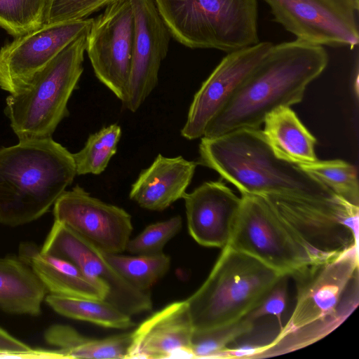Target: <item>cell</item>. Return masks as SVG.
Listing matches in <instances>:
<instances>
[{
  "label": "cell",
  "instance_id": "cell-1",
  "mask_svg": "<svg viewBox=\"0 0 359 359\" xmlns=\"http://www.w3.org/2000/svg\"><path fill=\"white\" fill-rule=\"evenodd\" d=\"M198 163L216 171L241 194L262 196L273 208L344 199L299 165L277 157L259 128L202 137Z\"/></svg>",
  "mask_w": 359,
  "mask_h": 359
},
{
  "label": "cell",
  "instance_id": "cell-2",
  "mask_svg": "<svg viewBox=\"0 0 359 359\" xmlns=\"http://www.w3.org/2000/svg\"><path fill=\"white\" fill-rule=\"evenodd\" d=\"M328 61L322 46L299 39L273 44L203 137L259 128L273 111L300 102L309 84L323 73Z\"/></svg>",
  "mask_w": 359,
  "mask_h": 359
},
{
  "label": "cell",
  "instance_id": "cell-3",
  "mask_svg": "<svg viewBox=\"0 0 359 359\" xmlns=\"http://www.w3.org/2000/svg\"><path fill=\"white\" fill-rule=\"evenodd\" d=\"M297 301L276 337L261 345L253 358L276 356L304 348L329 334L358 305V245L294 273Z\"/></svg>",
  "mask_w": 359,
  "mask_h": 359
},
{
  "label": "cell",
  "instance_id": "cell-4",
  "mask_svg": "<svg viewBox=\"0 0 359 359\" xmlns=\"http://www.w3.org/2000/svg\"><path fill=\"white\" fill-rule=\"evenodd\" d=\"M76 175L73 154L52 137L0 147V224L15 227L39 219Z\"/></svg>",
  "mask_w": 359,
  "mask_h": 359
},
{
  "label": "cell",
  "instance_id": "cell-5",
  "mask_svg": "<svg viewBox=\"0 0 359 359\" xmlns=\"http://www.w3.org/2000/svg\"><path fill=\"white\" fill-rule=\"evenodd\" d=\"M284 276L229 246L202 285L186 300L194 330L233 323L252 311Z\"/></svg>",
  "mask_w": 359,
  "mask_h": 359
},
{
  "label": "cell",
  "instance_id": "cell-6",
  "mask_svg": "<svg viewBox=\"0 0 359 359\" xmlns=\"http://www.w3.org/2000/svg\"><path fill=\"white\" fill-rule=\"evenodd\" d=\"M88 32L69 43L24 88L7 97L4 114L19 140L52 137L68 116V101L83 71Z\"/></svg>",
  "mask_w": 359,
  "mask_h": 359
},
{
  "label": "cell",
  "instance_id": "cell-7",
  "mask_svg": "<svg viewBox=\"0 0 359 359\" xmlns=\"http://www.w3.org/2000/svg\"><path fill=\"white\" fill-rule=\"evenodd\" d=\"M170 35L226 53L259 43L257 0H154Z\"/></svg>",
  "mask_w": 359,
  "mask_h": 359
},
{
  "label": "cell",
  "instance_id": "cell-8",
  "mask_svg": "<svg viewBox=\"0 0 359 359\" xmlns=\"http://www.w3.org/2000/svg\"><path fill=\"white\" fill-rule=\"evenodd\" d=\"M286 276L314 262L262 196L242 194L227 245Z\"/></svg>",
  "mask_w": 359,
  "mask_h": 359
},
{
  "label": "cell",
  "instance_id": "cell-9",
  "mask_svg": "<svg viewBox=\"0 0 359 359\" xmlns=\"http://www.w3.org/2000/svg\"><path fill=\"white\" fill-rule=\"evenodd\" d=\"M273 20L302 40L318 46L348 47L359 43L356 0H263Z\"/></svg>",
  "mask_w": 359,
  "mask_h": 359
},
{
  "label": "cell",
  "instance_id": "cell-10",
  "mask_svg": "<svg viewBox=\"0 0 359 359\" xmlns=\"http://www.w3.org/2000/svg\"><path fill=\"white\" fill-rule=\"evenodd\" d=\"M134 37L130 0H115L105 7L88 33L86 51L98 80L121 102L126 97Z\"/></svg>",
  "mask_w": 359,
  "mask_h": 359
},
{
  "label": "cell",
  "instance_id": "cell-11",
  "mask_svg": "<svg viewBox=\"0 0 359 359\" xmlns=\"http://www.w3.org/2000/svg\"><path fill=\"white\" fill-rule=\"evenodd\" d=\"M41 250L71 261L86 277L107 287L105 300L129 316L151 310L148 291L128 283L106 259L104 250L63 223L54 220Z\"/></svg>",
  "mask_w": 359,
  "mask_h": 359
},
{
  "label": "cell",
  "instance_id": "cell-12",
  "mask_svg": "<svg viewBox=\"0 0 359 359\" xmlns=\"http://www.w3.org/2000/svg\"><path fill=\"white\" fill-rule=\"evenodd\" d=\"M93 18L43 24L0 48V88L15 93L63 48L90 30Z\"/></svg>",
  "mask_w": 359,
  "mask_h": 359
},
{
  "label": "cell",
  "instance_id": "cell-13",
  "mask_svg": "<svg viewBox=\"0 0 359 359\" xmlns=\"http://www.w3.org/2000/svg\"><path fill=\"white\" fill-rule=\"evenodd\" d=\"M273 43L259 42L227 53L203 83L189 107L181 135L189 140L201 138L209 123L233 99Z\"/></svg>",
  "mask_w": 359,
  "mask_h": 359
},
{
  "label": "cell",
  "instance_id": "cell-14",
  "mask_svg": "<svg viewBox=\"0 0 359 359\" xmlns=\"http://www.w3.org/2000/svg\"><path fill=\"white\" fill-rule=\"evenodd\" d=\"M54 220L107 252L126 250L133 231L132 218L124 209L95 198L79 185L65 191L53 205Z\"/></svg>",
  "mask_w": 359,
  "mask_h": 359
},
{
  "label": "cell",
  "instance_id": "cell-15",
  "mask_svg": "<svg viewBox=\"0 0 359 359\" xmlns=\"http://www.w3.org/2000/svg\"><path fill=\"white\" fill-rule=\"evenodd\" d=\"M134 18L131 69L123 105L135 112L156 87L170 33L154 0H130Z\"/></svg>",
  "mask_w": 359,
  "mask_h": 359
},
{
  "label": "cell",
  "instance_id": "cell-16",
  "mask_svg": "<svg viewBox=\"0 0 359 359\" xmlns=\"http://www.w3.org/2000/svg\"><path fill=\"white\" fill-rule=\"evenodd\" d=\"M189 232L201 245H227L240 210L238 197L221 181L205 182L184 198Z\"/></svg>",
  "mask_w": 359,
  "mask_h": 359
},
{
  "label": "cell",
  "instance_id": "cell-17",
  "mask_svg": "<svg viewBox=\"0 0 359 359\" xmlns=\"http://www.w3.org/2000/svg\"><path fill=\"white\" fill-rule=\"evenodd\" d=\"M193 332L187 300L172 302L130 332L128 358H194Z\"/></svg>",
  "mask_w": 359,
  "mask_h": 359
},
{
  "label": "cell",
  "instance_id": "cell-18",
  "mask_svg": "<svg viewBox=\"0 0 359 359\" xmlns=\"http://www.w3.org/2000/svg\"><path fill=\"white\" fill-rule=\"evenodd\" d=\"M198 164L181 156L158 154L132 184L129 197L144 209L163 210L184 198Z\"/></svg>",
  "mask_w": 359,
  "mask_h": 359
},
{
  "label": "cell",
  "instance_id": "cell-19",
  "mask_svg": "<svg viewBox=\"0 0 359 359\" xmlns=\"http://www.w3.org/2000/svg\"><path fill=\"white\" fill-rule=\"evenodd\" d=\"M18 256L29 266L50 294L104 300L107 296V287L86 277L71 261L42 252L33 242H22Z\"/></svg>",
  "mask_w": 359,
  "mask_h": 359
},
{
  "label": "cell",
  "instance_id": "cell-20",
  "mask_svg": "<svg viewBox=\"0 0 359 359\" xmlns=\"http://www.w3.org/2000/svg\"><path fill=\"white\" fill-rule=\"evenodd\" d=\"M48 291L18 256L0 257V310L38 316Z\"/></svg>",
  "mask_w": 359,
  "mask_h": 359
},
{
  "label": "cell",
  "instance_id": "cell-21",
  "mask_svg": "<svg viewBox=\"0 0 359 359\" xmlns=\"http://www.w3.org/2000/svg\"><path fill=\"white\" fill-rule=\"evenodd\" d=\"M263 135L274 154L287 162L302 165L318 160L316 140L290 107H281L268 114Z\"/></svg>",
  "mask_w": 359,
  "mask_h": 359
},
{
  "label": "cell",
  "instance_id": "cell-22",
  "mask_svg": "<svg viewBox=\"0 0 359 359\" xmlns=\"http://www.w3.org/2000/svg\"><path fill=\"white\" fill-rule=\"evenodd\" d=\"M44 339L57 348L65 358H128L131 334L96 339L86 337L69 325L55 324L46 330Z\"/></svg>",
  "mask_w": 359,
  "mask_h": 359
},
{
  "label": "cell",
  "instance_id": "cell-23",
  "mask_svg": "<svg viewBox=\"0 0 359 359\" xmlns=\"http://www.w3.org/2000/svg\"><path fill=\"white\" fill-rule=\"evenodd\" d=\"M44 302L65 317L112 329H128L135 325L131 316L104 299L75 298L49 294Z\"/></svg>",
  "mask_w": 359,
  "mask_h": 359
},
{
  "label": "cell",
  "instance_id": "cell-24",
  "mask_svg": "<svg viewBox=\"0 0 359 359\" xmlns=\"http://www.w3.org/2000/svg\"><path fill=\"white\" fill-rule=\"evenodd\" d=\"M104 255L128 283L145 292L161 279L170 266V259L163 252L128 256L104 251Z\"/></svg>",
  "mask_w": 359,
  "mask_h": 359
},
{
  "label": "cell",
  "instance_id": "cell-25",
  "mask_svg": "<svg viewBox=\"0 0 359 359\" xmlns=\"http://www.w3.org/2000/svg\"><path fill=\"white\" fill-rule=\"evenodd\" d=\"M121 133V126L113 123L91 134L84 147L73 154L77 175H99L104 171L116 153Z\"/></svg>",
  "mask_w": 359,
  "mask_h": 359
},
{
  "label": "cell",
  "instance_id": "cell-26",
  "mask_svg": "<svg viewBox=\"0 0 359 359\" xmlns=\"http://www.w3.org/2000/svg\"><path fill=\"white\" fill-rule=\"evenodd\" d=\"M335 194L359 206L358 171L355 165L342 160L320 161L299 165Z\"/></svg>",
  "mask_w": 359,
  "mask_h": 359
},
{
  "label": "cell",
  "instance_id": "cell-27",
  "mask_svg": "<svg viewBox=\"0 0 359 359\" xmlns=\"http://www.w3.org/2000/svg\"><path fill=\"white\" fill-rule=\"evenodd\" d=\"M50 0H0V27L17 37L45 24Z\"/></svg>",
  "mask_w": 359,
  "mask_h": 359
},
{
  "label": "cell",
  "instance_id": "cell-28",
  "mask_svg": "<svg viewBox=\"0 0 359 359\" xmlns=\"http://www.w3.org/2000/svg\"><path fill=\"white\" fill-rule=\"evenodd\" d=\"M254 325L255 320L246 316L228 325L208 330H194L191 344L194 358H217L231 343L251 332Z\"/></svg>",
  "mask_w": 359,
  "mask_h": 359
},
{
  "label": "cell",
  "instance_id": "cell-29",
  "mask_svg": "<svg viewBox=\"0 0 359 359\" xmlns=\"http://www.w3.org/2000/svg\"><path fill=\"white\" fill-rule=\"evenodd\" d=\"M182 226L180 215L147 226L140 234L130 239L126 250L133 255H155L163 252L165 244L179 233Z\"/></svg>",
  "mask_w": 359,
  "mask_h": 359
},
{
  "label": "cell",
  "instance_id": "cell-30",
  "mask_svg": "<svg viewBox=\"0 0 359 359\" xmlns=\"http://www.w3.org/2000/svg\"><path fill=\"white\" fill-rule=\"evenodd\" d=\"M115 0H50L45 24L84 19Z\"/></svg>",
  "mask_w": 359,
  "mask_h": 359
},
{
  "label": "cell",
  "instance_id": "cell-31",
  "mask_svg": "<svg viewBox=\"0 0 359 359\" xmlns=\"http://www.w3.org/2000/svg\"><path fill=\"white\" fill-rule=\"evenodd\" d=\"M287 276L282 277L271 290L263 301L247 316L253 320L271 315L276 318L280 330L283 328L282 315L287 300Z\"/></svg>",
  "mask_w": 359,
  "mask_h": 359
},
{
  "label": "cell",
  "instance_id": "cell-32",
  "mask_svg": "<svg viewBox=\"0 0 359 359\" xmlns=\"http://www.w3.org/2000/svg\"><path fill=\"white\" fill-rule=\"evenodd\" d=\"M32 348L0 327V358L11 353L30 351Z\"/></svg>",
  "mask_w": 359,
  "mask_h": 359
},
{
  "label": "cell",
  "instance_id": "cell-33",
  "mask_svg": "<svg viewBox=\"0 0 359 359\" xmlns=\"http://www.w3.org/2000/svg\"><path fill=\"white\" fill-rule=\"evenodd\" d=\"M357 1H359V0H356Z\"/></svg>",
  "mask_w": 359,
  "mask_h": 359
}]
</instances>
